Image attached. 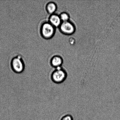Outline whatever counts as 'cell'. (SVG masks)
<instances>
[{"label": "cell", "instance_id": "5b68a950", "mask_svg": "<svg viewBox=\"0 0 120 120\" xmlns=\"http://www.w3.org/2000/svg\"><path fill=\"white\" fill-rule=\"evenodd\" d=\"M50 64L53 68L56 69L62 67L63 60L61 56H55L51 58L50 61Z\"/></svg>", "mask_w": 120, "mask_h": 120}, {"label": "cell", "instance_id": "9c48e42d", "mask_svg": "<svg viewBox=\"0 0 120 120\" xmlns=\"http://www.w3.org/2000/svg\"><path fill=\"white\" fill-rule=\"evenodd\" d=\"M60 120H74V118L70 114L64 113L61 116Z\"/></svg>", "mask_w": 120, "mask_h": 120}, {"label": "cell", "instance_id": "52a82bcc", "mask_svg": "<svg viewBox=\"0 0 120 120\" xmlns=\"http://www.w3.org/2000/svg\"><path fill=\"white\" fill-rule=\"evenodd\" d=\"M57 6L54 2H50L47 4L46 6V9L47 11L49 14L52 15L54 14L57 10Z\"/></svg>", "mask_w": 120, "mask_h": 120}, {"label": "cell", "instance_id": "7a4b0ae2", "mask_svg": "<svg viewBox=\"0 0 120 120\" xmlns=\"http://www.w3.org/2000/svg\"><path fill=\"white\" fill-rule=\"evenodd\" d=\"M11 66L13 71L16 74L22 73L25 69V62L19 56H16L12 59Z\"/></svg>", "mask_w": 120, "mask_h": 120}, {"label": "cell", "instance_id": "3957f363", "mask_svg": "<svg viewBox=\"0 0 120 120\" xmlns=\"http://www.w3.org/2000/svg\"><path fill=\"white\" fill-rule=\"evenodd\" d=\"M56 32V28L49 22H45L41 27V33L42 37L46 39L52 38Z\"/></svg>", "mask_w": 120, "mask_h": 120}, {"label": "cell", "instance_id": "8992f818", "mask_svg": "<svg viewBox=\"0 0 120 120\" xmlns=\"http://www.w3.org/2000/svg\"><path fill=\"white\" fill-rule=\"evenodd\" d=\"M49 22L56 28L59 27L62 22L59 15L55 14L50 15Z\"/></svg>", "mask_w": 120, "mask_h": 120}, {"label": "cell", "instance_id": "ba28073f", "mask_svg": "<svg viewBox=\"0 0 120 120\" xmlns=\"http://www.w3.org/2000/svg\"><path fill=\"white\" fill-rule=\"evenodd\" d=\"M61 21L62 22H65L69 20L70 16L69 14L66 12L61 13L59 15Z\"/></svg>", "mask_w": 120, "mask_h": 120}, {"label": "cell", "instance_id": "277c9868", "mask_svg": "<svg viewBox=\"0 0 120 120\" xmlns=\"http://www.w3.org/2000/svg\"><path fill=\"white\" fill-rule=\"evenodd\" d=\"M59 27L62 33L66 35L72 34L76 30L75 25L69 20L62 22Z\"/></svg>", "mask_w": 120, "mask_h": 120}, {"label": "cell", "instance_id": "6da1fadb", "mask_svg": "<svg viewBox=\"0 0 120 120\" xmlns=\"http://www.w3.org/2000/svg\"><path fill=\"white\" fill-rule=\"evenodd\" d=\"M68 73L63 67L56 68L53 72L51 76L52 82L57 84H61L66 80Z\"/></svg>", "mask_w": 120, "mask_h": 120}]
</instances>
